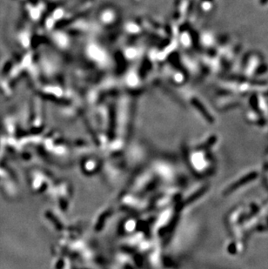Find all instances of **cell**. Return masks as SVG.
<instances>
[{
    "label": "cell",
    "instance_id": "6da1fadb",
    "mask_svg": "<svg viewBox=\"0 0 268 269\" xmlns=\"http://www.w3.org/2000/svg\"><path fill=\"white\" fill-rule=\"evenodd\" d=\"M268 2V0H260V4H267Z\"/></svg>",
    "mask_w": 268,
    "mask_h": 269
}]
</instances>
